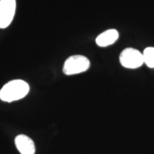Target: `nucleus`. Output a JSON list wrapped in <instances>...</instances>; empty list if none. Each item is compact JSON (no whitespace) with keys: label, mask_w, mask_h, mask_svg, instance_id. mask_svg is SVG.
I'll return each mask as SVG.
<instances>
[{"label":"nucleus","mask_w":154,"mask_h":154,"mask_svg":"<svg viewBox=\"0 0 154 154\" xmlns=\"http://www.w3.org/2000/svg\"><path fill=\"white\" fill-rule=\"evenodd\" d=\"M118 31L111 29L102 32L96 38V42L98 46L101 47H106L114 44L119 38Z\"/></svg>","instance_id":"6"},{"label":"nucleus","mask_w":154,"mask_h":154,"mask_svg":"<svg viewBox=\"0 0 154 154\" xmlns=\"http://www.w3.org/2000/svg\"><path fill=\"white\" fill-rule=\"evenodd\" d=\"M143 56L144 63L150 68H154V47L146 48Z\"/></svg>","instance_id":"7"},{"label":"nucleus","mask_w":154,"mask_h":154,"mask_svg":"<svg viewBox=\"0 0 154 154\" xmlns=\"http://www.w3.org/2000/svg\"><path fill=\"white\" fill-rule=\"evenodd\" d=\"M90 67V61L87 57L82 55H74L69 57L65 61L63 72L71 76L80 74L87 71Z\"/></svg>","instance_id":"2"},{"label":"nucleus","mask_w":154,"mask_h":154,"mask_svg":"<svg viewBox=\"0 0 154 154\" xmlns=\"http://www.w3.org/2000/svg\"><path fill=\"white\" fill-rule=\"evenodd\" d=\"M15 145L21 154H34L35 146L33 140L27 136L19 135L15 138Z\"/></svg>","instance_id":"5"},{"label":"nucleus","mask_w":154,"mask_h":154,"mask_svg":"<svg viewBox=\"0 0 154 154\" xmlns=\"http://www.w3.org/2000/svg\"><path fill=\"white\" fill-rule=\"evenodd\" d=\"M29 91V86L21 79L12 80L5 84L0 90V99L6 102H12L22 99Z\"/></svg>","instance_id":"1"},{"label":"nucleus","mask_w":154,"mask_h":154,"mask_svg":"<svg viewBox=\"0 0 154 154\" xmlns=\"http://www.w3.org/2000/svg\"><path fill=\"white\" fill-rule=\"evenodd\" d=\"M121 64L127 69H137L144 63L143 56L140 51L134 48H126L119 56Z\"/></svg>","instance_id":"3"},{"label":"nucleus","mask_w":154,"mask_h":154,"mask_svg":"<svg viewBox=\"0 0 154 154\" xmlns=\"http://www.w3.org/2000/svg\"><path fill=\"white\" fill-rule=\"evenodd\" d=\"M16 11V0H0V28L9 26Z\"/></svg>","instance_id":"4"}]
</instances>
